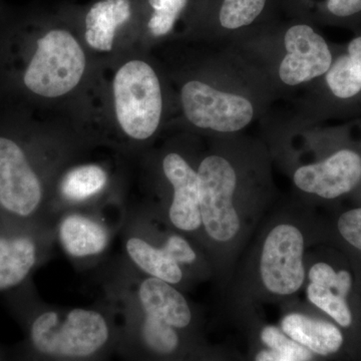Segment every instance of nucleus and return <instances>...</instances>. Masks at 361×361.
I'll list each match as a JSON object with an SVG mask.
<instances>
[{
	"label": "nucleus",
	"instance_id": "nucleus-23",
	"mask_svg": "<svg viewBox=\"0 0 361 361\" xmlns=\"http://www.w3.org/2000/svg\"><path fill=\"white\" fill-rule=\"evenodd\" d=\"M310 283L323 287V288L332 289L336 284L337 272L331 266L326 263H316L310 268Z\"/></svg>",
	"mask_w": 361,
	"mask_h": 361
},
{
	"label": "nucleus",
	"instance_id": "nucleus-19",
	"mask_svg": "<svg viewBox=\"0 0 361 361\" xmlns=\"http://www.w3.org/2000/svg\"><path fill=\"white\" fill-rule=\"evenodd\" d=\"M188 0H149L152 8L149 32L156 37L172 32L176 21L186 7Z\"/></svg>",
	"mask_w": 361,
	"mask_h": 361
},
{
	"label": "nucleus",
	"instance_id": "nucleus-2",
	"mask_svg": "<svg viewBox=\"0 0 361 361\" xmlns=\"http://www.w3.org/2000/svg\"><path fill=\"white\" fill-rule=\"evenodd\" d=\"M44 182L27 149L0 133V225L54 226Z\"/></svg>",
	"mask_w": 361,
	"mask_h": 361
},
{
	"label": "nucleus",
	"instance_id": "nucleus-3",
	"mask_svg": "<svg viewBox=\"0 0 361 361\" xmlns=\"http://www.w3.org/2000/svg\"><path fill=\"white\" fill-rule=\"evenodd\" d=\"M33 47L20 73L23 90L33 96L54 99L65 96L80 84L87 59L70 32L49 30L35 40Z\"/></svg>",
	"mask_w": 361,
	"mask_h": 361
},
{
	"label": "nucleus",
	"instance_id": "nucleus-21",
	"mask_svg": "<svg viewBox=\"0 0 361 361\" xmlns=\"http://www.w3.org/2000/svg\"><path fill=\"white\" fill-rule=\"evenodd\" d=\"M261 339L267 348L293 356L299 361H310L312 358L310 350L297 343L276 326L264 327L261 332Z\"/></svg>",
	"mask_w": 361,
	"mask_h": 361
},
{
	"label": "nucleus",
	"instance_id": "nucleus-10",
	"mask_svg": "<svg viewBox=\"0 0 361 361\" xmlns=\"http://www.w3.org/2000/svg\"><path fill=\"white\" fill-rule=\"evenodd\" d=\"M284 44L287 54L280 63L279 77L285 85L294 87L310 82L326 73L332 65L329 45L310 26H292Z\"/></svg>",
	"mask_w": 361,
	"mask_h": 361
},
{
	"label": "nucleus",
	"instance_id": "nucleus-4",
	"mask_svg": "<svg viewBox=\"0 0 361 361\" xmlns=\"http://www.w3.org/2000/svg\"><path fill=\"white\" fill-rule=\"evenodd\" d=\"M116 118L125 134L144 141L155 134L161 122L163 99L155 71L142 61H130L114 80Z\"/></svg>",
	"mask_w": 361,
	"mask_h": 361
},
{
	"label": "nucleus",
	"instance_id": "nucleus-6",
	"mask_svg": "<svg viewBox=\"0 0 361 361\" xmlns=\"http://www.w3.org/2000/svg\"><path fill=\"white\" fill-rule=\"evenodd\" d=\"M54 226L0 225V292L20 288L51 257Z\"/></svg>",
	"mask_w": 361,
	"mask_h": 361
},
{
	"label": "nucleus",
	"instance_id": "nucleus-24",
	"mask_svg": "<svg viewBox=\"0 0 361 361\" xmlns=\"http://www.w3.org/2000/svg\"><path fill=\"white\" fill-rule=\"evenodd\" d=\"M327 7L334 16H353L361 11V0H329Z\"/></svg>",
	"mask_w": 361,
	"mask_h": 361
},
{
	"label": "nucleus",
	"instance_id": "nucleus-12",
	"mask_svg": "<svg viewBox=\"0 0 361 361\" xmlns=\"http://www.w3.org/2000/svg\"><path fill=\"white\" fill-rule=\"evenodd\" d=\"M163 172L173 188L168 219L176 231L195 234L202 229L200 183L195 171L182 156L170 153L164 158Z\"/></svg>",
	"mask_w": 361,
	"mask_h": 361
},
{
	"label": "nucleus",
	"instance_id": "nucleus-25",
	"mask_svg": "<svg viewBox=\"0 0 361 361\" xmlns=\"http://www.w3.org/2000/svg\"><path fill=\"white\" fill-rule=\"evenodd\" d=\"M351 285H353V279H351V275L349 274L348 271L341 270L337 272L336 281L334 287L337 295L346 299L349 291H350Z\"/></svg>",
	"mask_w": 361,
	"mask_h": 361
},
{
	"label": "nucleus",
	"instance_id": "nucleus-5",
	"mask_svg": "<svg viewBox=\"0 0 361 361\" xmlns=\"http://www.w3.org/2000/svg\"><path fill=\"white\" fill-rule=\"evenodd\" d=\"M197 172L200 183L202 229L212 241H231L241 226L234 206L235 169L227 159L212 155L201 161Z\"/></svg>",
	"mask_w": 361,
	"mask_h": 361
},
{
	"label": "nucleus",
	"instance_id": "nucleus-27",
	"mask_svg": "<svg viewBox=\"0 0 361 361\" xmlns=\"http://www.w3.org/2000/svg\"><path fill=\"white\" fill-rule=\"evenodd\" d=\"M348 56L353 61L356 71H358L361 78V37L353 39L348 45Z\"/></svg>",
	"mask_w": 361,
	"mask_h": 361
},
{
	"label": "nucleus",
	"instance_id": "nucleus-13",
	"mask_svg": "<svg viewBox=\"0 0 361 361\" xmlns=\"http://www.w3.org/2000/svg\"><path fill=\"white\" fill-rule=\"evenodd\" d=\"M130 16V0H99L85 16V42L96 51H111L116 32Z\"/></svg>",
	"mask_w": 361,
	"mask_h": 361
},
{
	"label": "nucleus",
	"instance_id": "nucleus-18",
	"mask_svg": "<svg viewBox=\"0 0 361 361\" xmlns=\"http://www.w3.org/2000/svg\"><path fill=\"white\" fill-rule=\"evenodd\" d=\"M307 297L313 305L329 315L341 326H350L353 315L348 302L345 299L332 292L331 289L310 283L307 287Z\"/></svg>",
	"mask_w": 361,
	"mask_h": 361
},
{
	"label": "nucleus",
	"instance_id": "nucleus-11",
	"mask_svg": "<svg viewBox=\"0 0 361 361\" xmlns=\"http://www.w3.org/2000/svg\"><path fill=\"white\" fill-rule=\"evenodd\" d=\"M293 180L305 193L324 199L338 198L360 182L361 157L350 149H341L326 160L297 169Z\"/></svg>",
	"mask_w": 361,
	"mask_h": 361
},
{
	"label": "nucleus",
	"instance_id": "nucleus-16",
	"mask_svg": "<svg viewBox=\"0 0 361 361\" xmlns=\"http://www.w3.org/2000/svg\"><path fill=\"white\" fill-rule=\"evenodd\" d=\"M326 82L332 94L341 99L356 96L361 90V78L349 56H341L326 73Z\"/></svg>",
	"mask_w": 361,
	"mask_h": 361
},
{
	"label": "nucleus",
	"instance_id": "nucleus-8",
	"mask_svg": "<svg viewBox=\"0 0 361 361\" xmlns=\"http://www.w3.org/2000/svg\"><path fill=\"white\" fill-rule=\"evenodd\" d=\"M302 232L291 224L275 226L263 243L260 277L270 293L290 296L300 290L305 280Z\"/></svg>",
	"mask_w": 361,
	"mask_h": 361
},
{
	"label": "nucleus",
	"instance_id": "nucleus-20",
	"mask_svg": "<svg viewBox=\"0 0 361 361\" xmlns=\"http://www.w3.org/2000/svg\"><path fill=\"white\" fill-rule=\"evenodd\" d=\"M148 226L157 243L165 251L169 257L182 266L184 269L196 264L198 254L192 244L182 234L171 233L161 239L160 237L157 236L155 230L153 229V224H149L148 222Z\"/></svg>",
	"mask_w": 361,
	"mask_h": 361
},
{
	"label": "nucleus",
	"instance_id": "nucleus-15",
	"mask_svg": "<svg viewBox=\"0 0 361 361\" xmlns=\"http://www.w3.org/2000/svg\"><path fill=\"white\" fill-rule=\"evenodd\" d=\"M108 183V173L101 166L96 164L78 166L71 169L61 177L59 185V197L71 209L73 206L84 205L103 194Z\"/></svg>",
	"mask_w": 361,
	"mask_h": 361
},
{
	"label": "nucleus",
	"instance_id": "nucleus-22",
	"mask_svg": "<svg viewBox=\"0 0 361 361\" xmlns=\"http://www.w3.org/2000/svg\"><path fill=\"white\" fill-rule=\"evenodd\" d=\"M337 228L348 243L361 251V208L342 214Z\"/></svg>",
	"mask_w": 361,
	"mask_h": 361
},
{
	"label": "nucleus",
	"instance_id": "nucleus-9",
	"mask_svg": "<svg viewBox=\"0 0 361 361\" xmlns=\"http://www.w3.org/2000/svg\"><path fill=\"white\" fill-rule=\"evenodd\" d=\"M120 226L109 224L94 214L65 211L54 224L56 242L73 264L87 269L103 261Z\"/></svg>",
	"mask_w": 361,
	"mask_h": 361
},
{
	"label": "nucleus",
	"instance_id": "nucleus-26",
	"mask_svg": "<svg viewBox=\"0 0 361 361\" xmlns=\"http://www.w3.org/2000/svg\"><path fill=\"white\" fill-rule=\"evenodd\" d=\"M255 361H299L293 356L286 355L274 349H266L256 355Z\"/></svg>",
	"mask_w": 361,
	"mask_h": 361
},
{
	"label": "nucleus",
	"instance_id": "nucleus-14",
	"mask_svg": "<svg viewBox=\"0 0 361 361\" xmlns=\"http://www.w3.org/2000/svg\"><path fill=\"white\" fill-rule=\"evenodd\" d=\"M281 329L287 336L316 355L336 353L343 343V336L336 325L300 313L285 316Z\"/></svg>",
	"mask_w": 361,
	"mask_h": 361
},
{
	"label": "nucleus",
	"instance_id": "nucleus-1",
	"mask_svg": "<svg viewBox=\"0 0 361 361\" xmlns=\"http://www.w3.org/2000/svg\"><path fill=\"white\" fill-rule=\"evenodd\" d=\"M14 299L27 334L32 361H109L116 353L118 322L106 299L90 307L61 308L44 303L33 293Z\"/></svg>",
	"mask_w": 361,
	"mask_h": 361
},
{
	"label": "nucleus",
	"instance_id": "nucleus-17",
	"mask_svg": "<svg viewBox=\"0 0 361 361\" xmlns=\"http://www.w3.org/2000/svg\"><path fill=\"white\" fill-rule=\"evenodd\" d=\"M266 0H224L219 20L227 30L251 25L264 9Z\"/></svg>",
	"mask_w": 361,
	"mask_h": 361
},
{
	"label": "nucleus",
	"instance_id": "nucleus-7",
	"mask_svg": "<svg viewBox=\"0 0 361 361\" xmlns=\"http://www.w3.org/2000/svg\"><path fill=\"white\" fill-rule=\"evenodd\" d=\"M180 99L189 122L201 129L234 133L244 129L254 116L253 104L246 97L199 80L188 82L182 87Z\"/></svg>",
	"mask_w": 361,
	"mask_h": 361
}]
</instances>
